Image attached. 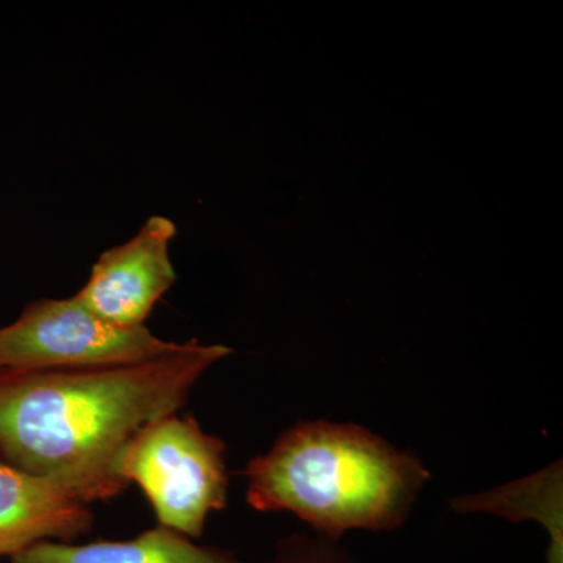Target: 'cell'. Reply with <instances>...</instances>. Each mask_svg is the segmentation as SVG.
Wrapping results in <instances>:
<instances>
[{
  "instance_id": "cell-7",
  "label": "cell",
  "mask_w": 563,
  "mask_h": 563,
  "mask_svg": "<svg viewBox=\"0 0 563 563\" xmlns=\"http://www.w3.org/2000/svg\"><path fill=\"white\" fill-rule=\"evenodd\" d=\"M11 563H243L214 548L198 547L169 529H151L124 542L73 544L41 542L11 558Z\"/></svg>"
},
{
  "instance_id": "cell-3",
  "label": "cell",
  "mask_w": 563,
  "mask_h": 563,
  "mask_svg": "<svg viewBox=\"0 0 563 563\" xmlns=\"http://www.w3.org/2000/svg\"><path fill=\"white\" fill-rule=\"evenodd\" d=\"M224 443L192 417L166 415L132 437L118 459V476L150 499L158 526L196 539L211 512L228 501Z\"/></svg>"
},
{
  "instance_id": "cell-4",
  "label": "cell",
  "mask_w": 563,
  "mask_h": 563,
  "mask_svg": "<svg viewBox=\"0 0 563 563\" xmlns=\"http://www.w3.org/2000/svg\"><path fill=\"white\" fill-rule=\"evenodd\" d=\"M179 343L146 328H118L68 299L29 303L16 321L0 329V372H55L128 365L161 357Z\"/></svg>"
},
{
  "instance_id": "cell-6",
  "label": "cell",
  "mask_w": 563,
  "mask_h": 563,
  "mask_svg": "<svg viewBox=\"0 0 563 563\" xmlns=\"http://www.w3.org/2000/svg\"><path fill=\"white\" fill-rule=\"evenodd\" d=\"M91 525L88 504L68 488L0 461V558L41 542L70 543Z\"/></svg>"
},
{
  "instance_id": "cell-5",
  "label": "cell",
  "mask_w": 563,
  "mask_h": 563,
  "mask_svg": "<svg viewBox=\"0 0 563 563\" xmlns=\"http://www.w3.org/2000/svg\"><path fill=\"white\" fill-rule=\"evenodd\" d=\"M176 233L169 218L151 217L129 242L103 252L74 296L110 324L141 328L176 282L169 255Z\"/></svg>"
},
{
  "instance_id": "cell-2",
  "label": "cell",
  "mask_w": 563,
  "mask_h": 563,
  "mask_svg": "<svg viewBox=\"0 0 563 563\" xmlns=\"http://www.w3.org/2000/svg\"><path fill=\"white\" fill-rule=\"evenodd\" d=\"M257 512H291L339 542L352 529L391 531L409 517L431 473L357 424L303 421L244 470Z\"/></svg>"
},
{
  "instance_id": "cell-9",
  "label": "cell",
  "mask_w": 563,
  "mask_h": 563,
  "mask_svg": "<svg viewBox=\"0 0 563 563\" xmlns=\"http://www.w3.org/2000/svg\"><path fill=\"white\" fill-rule=\"evenodd\" d=\"M272 563H358L346 550L325 537L292 536L282 542Z\"/></svg>"
},
{
  "instance_id": "cell-1",
  "label": "cell",
  "mask_w": 563,
  "mask_h": 563,
  "mask_svg": "<svg viewBox=\"0 0 563 563\" xmlns=\"http://www.w3.org/2000/svg\"><path fill=\"white\" fill-rule=\"evenodd\" d=\"M231 354L224 344L191 340L128 365L0 372V454L84 503L114 498L128 487L117 470L125 444L177 413L203 374Z\"/></svg>"
},
{
  "instance_id": "cell-8",
  "label": "cell",
  "mask_w": 563,
  "mask_h": 563,
  "mask_svg": "<svg viewBox=\"0 0 563 563\" xmlns=\"http://www.w3.org/2000/svg\"><path fill=\"white\" fill-rule=\"evenodd\" d=\"M457 512H490L512 521L533 520L550 536L547 563H563L562 462L484 495L453 501Z\"/></svg>"
}]
</instances>
